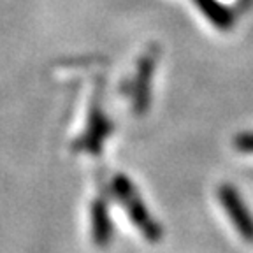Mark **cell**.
<instances>
[{
	"label": "cell",
	"instance_id": "1",
	"mask_svg": "<svg viewBox=\"0 0 253 253\" xmlns=\"http://www.w3.org/2000/svg\"><path fill=\"white\" fill-rule=\"evenodd\" d=\"M111 194L115 195L118 204L123 208L126 216L130 218L134 227L144 236L148 243L158 245L164 237L162 225L157 221V218L150 213L146 202L142 201L141 194L135 188L134 181L125 174H116L111 181Z\"/></svg>",
	"mask_w": 253,
	"mask_h": 253
},
{
	"label": "cell",
	"instance_id": "2",
	"mask_svg": "<svg viewBox=\"0 0 253 253\" xmlns=\"http://www.w3.org/2000/svg\"><path fill=\"white\" fill-rule=\"evenodd\" d=\"M100 99H102L100 88H97L93 93V99H91L90 111H88L86 126H84L83 134L76 137V141L72 142V150L74 151H83V153H88L91 157H100L107 137L115 132V123L111 122V118L106 115Z\"/></svg>",
	"mask_w": 253,
	"mask_h": 253
},
{
	"label": "cell",
	"instance_id": "3",
	"mask_svg": "<svg viewBox=\"0 0 253 253\" xmlns=\"http://www.w3.org/2000/svg\"><path fill=\"white\" fill-rule=\"evenodd\" d=\"M160 49L157 44L150 46L137 60L135 76L128 86V95L132 97V109L135 116H144L151 106V81H153L155 71H157Z\"/></svg>",
	"mask_w": 253,
	"mask_h": 253
},
{
	"label": "cell",
	"instance_id": "4",
	"mask_svg": "<svg viewBox=\"0 0 253 253\" xmlns=\"http://www.w3.org/2000/svg\"><path fill=\"white\" fill-rule=\"evenodd\" d=\"M218 201L232 221L234 229L246 243H253V214L246 202L243 201L241 194L230 183H223L218 188Z\"/></svg>",
	"mask_w": 253,
	"mask_h": 253
},
{
	"label": "cell",
	"instance_id": "5",
	"mask_svg": "<svg viewBox=\"0 0 253 253\" xmlns=\"http://www.w3.org/2000/svg\"><path fill=\"white\" fill-rule=\"evenodd\" d=\"M90 223H91V241L99 248H107L113 241L115 225L111 220L109 206L104 195H99L91 202L90 208Z\"/></svg>",
	"mask_w": 253,
	"mask_h": 253
},
{
	"label": "cell",
	"instance_id": "6",
	"mask_svg": "<svg viewBox=\"0 0 253 253\" xmlns=\"http://www.w3.org/2000/svg\"><path fill=\"white\" fill-rule=\"evenodd\" d=\"M195 5L201 9L202 14L221 32L232 30L234 23H236V14L234 11L225 5L220 0H194Z\"/></svg>",
	"mask_w": 253,
	"mask_h": 253
},
{
	"label": "cell",
	"instance_id": "7",
	"mask_svg": "<svg viewBox=\"0 0 253 253\" xmlns=\"http://www.w3.org/2000/svg\"><path fill=\"white\" fill-rule=\"evenodd\" d=\"M232 146L236 151L253 155V132H239L234 135Z\"/></svg>",
	"mask_w": 253,
	"mask_h": 253
},
{
	"label": "cell",
	"instance_id": "8",
	"mask_svg": "<svg viewBox=\"0 0 253 253\" xmlns=\"http://www.w3.org/2000/svg\"><path fill=\"white\" fill-rule=\"evenodd\" d=\"M253 5V0H239V9L241 11H246Z\"/></svg>",
	"mask_w": 253,
	"mask_h": 253
}]
</instances>
